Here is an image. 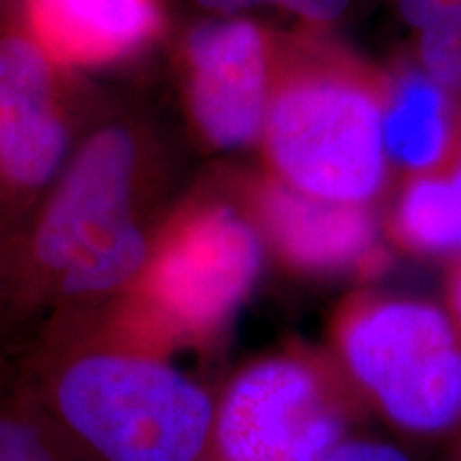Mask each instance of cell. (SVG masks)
<instances>
[{
  "instance_id": "cell-4",
  "label": "cell",
  "mask_w": 461,
  "mask_h": 461,
  "mask_svg": "<svg viewBox=\"0 0 461 461\" xmlns=\"http://www.w3.org/2000/svg\"><path fill=\"white\" fill-rule=\"evenodd\" d=\"M132 143L103 131L82 149L50 205L37 250L65 269L68 291H103L129 278L146 258V241L129 212Z\"/></svg>"
},
{
  "instance_id": "cell-9",
  "label": "cell",
  "mask_w": 461,
  "mask_h": 461,
  "mask_svg": "<svg viewBox=\"0 0 461 461\" xmlns=\"http://www.w3.org/2000/svg\"><path fill=\"white\" fill-rule=\"evenodd\" d=\"M263 216L280 250L312 272L359 267L376 255V224L366 205L316 199L280 182L265 193Z\"/></svg>"
},
{
  "instance_id": "cell-18",
  "label": "cell",
  "mask_w": 461,
  "mask_h": 461,
  "mask_svg": "<svg viewBox=\"0 0 461 461\" xmlns=\"http://www.w3.org/2000/svg\"><path fill=\"white\" fill-rule=\"evenodd\" d=\"M453 297H455V308H457V314H459V321H461V272L457 276V282H455Z\"/></svg>"
},
{
  "instance_id": "cell-12",
  "label": "cell",
  "mask_w": 461,
  "mask_h": 461,
  "mask_svg": "<svg viewBox=\"0 0 461 461\" xmlns=\"http://www.w3.org/2000/svg\"><path fill=\"white\" fill-rule=\"evenodd\" d=\"M395 227L414 250L429 255L461 252V207L447 176L420 173L403 190Z\"/></svg>"
},
{
  "instance_id": "cell-8",
  "label": "cell",
  "mask_w": 461,
  "mask_h": 461,
  "mask_svg": "<svg viewBox=\"0 0 461 461\" xmlns=\"http://www.w3.org/2000/svg\"><path fill=\"white\" fill-rule=\"evenodd\" d=\"M65 146L43 54L24 39H5L0 41V165L15 182L37 186L60 165Z\"/></svg>"
},
{
  "instance_id": "cell-11",
  "label": "cell",
  "mask_w": 461,
  "mask_h": 461,
  "mask_svg": "<svg viewBox=\"0 0 461 461\" xmlns=\"http://www.w3.org/2000/svg\"><path fill=\"white\" fill-rule=\"evenodd\" d=\"M448 143L447 90L423 71L402 75L384 95L383 146L387 160L408 171L429 173L447 157Z\"/></svg>"
},
{
  "instance_id": "cell-2",
  "label": "cell",
  "mask_w": 461,
  "mask_h": 461,
  "mask_svg": "<svg viewBox=\"0 0 461 461\" xmlns=\"http://www.w3.org/2000/svg\"><path fill=\"white\" fill-rule=\"evenodd\" d=\"M339 348L357 383L400 428L431 434L461 419V344L436 305H361L346 316Z\"/></svg>"
},
{
  "instance_id": "cell-13",
  "label": "cell",
  "mask_w": 461,
  "mask_h": 461,
  "mask_svg": "<svg viewBox=\"0 0 461 461\" xmlns=\"http://www.w3.org/2000/svg\"><path fill=\"white\" fill-rule=\"evenodd\" d=\"M419 60L420 71L442 88L461 92V15L419 32Z\"/></svg>"
},
{
  "instance_id": "cell-15",
  "label": "cell",
  "mask_w": 461,
  "mask_h": 461,
  "mask_svg": "<svg viewBox=\"0 0 461 461\" xmlns=\"http://www.w3.org/2000/svg\"><path fill=\"white\" fill-rule=\"evenodd\" d=\"M0 461H51L31 429L0 420Z\"/></svg>"
},
{
  "instance_id": "cell-5",
  "label": "cell",
  "mask_w": 461,
  "mask_h": 461,
  "mask_svg": "<svg viewBox=\"0 0 461 461\" xmlns=\"http://www.w3.org/2000/svg\"><path fill=\"white\" fill-rule=\"evenodd\" d=\"M342 417L305 363H258L235 380L218 419L227 461H319L342 442Z\"/></svg>"
},
{
  "instance_id": "cell-1",
  "label": "cell",
  "mask_w": 461,
  "mask_h": 461,
  "mask_svg": "<svg viewBox=\"0 0 461 461\" xmlns=\"http://www.w3.org/2000/svg\"><path fill=\"white\" fill-rule=\"evenodd\" d=\"M383 107L380 86L338 62L288 79L263 126L282 182L316 199L366 205L387 173Z\"/></svg>"
},
{
  "instance_id": "cell-6",
  "label": "cell",
  "mask_w": 461,
  "mask_h": 461,
  "mask_svg": "<svg viewBox=\"0 0 461 461\" xmlns=\"http://www.w3.org/2000/svg\"><path fill=\"white\" fill-rule=\"evenodd\" d=\"M261 258L250 224L230 210L207 212L186 224L158 258L154 295L190 327L218 325L255 285Z\"/></svg>"
},
{
  "instance_id": "cell-17",
  "label": "cell",
  "mask_w": 461,
  "mask_h": 461,
  "mask_svg": "<svg viewBox=\"0 0 461 461\" xmlns=\"http://www.w3.org/2000/svg\"><path fill=\"white\" fill-rule=\"evenodd\" d=\"M447 180H448V184H451L455 199H457V203L461 207V152L457 157V163H455V167H453V171L447 176Z\"/></svg>"
},
{
  "instance_id": "cell-16",
  "label": "cell",
  "mask_w": 461,
  "mask_h": 461,
  "mask_svg": "<svg viewBox=\"0 0 461 461\" xmlns=\"http://www.w3.org/2000/svg\"><path fill=\"white\" fill-rule=\"evenodd\" d=\"M319 461H411L397 448L383 442H338L331 451H327Z\"/></svg>"
},
{
  "instance_id": "cell-14",
  "label": "cell",
  "mask_w": 461,
  "mask_h": 461,
  "mask_svg": "<svg viewBox=\"0 0 461 461\" xmlns=\"http://www.w3.org/2000/svg\"><path fill=\"white\" fill-rule=\"evenodd\" d=\"M199 5H203L205 9L221 11V14H235V11L257 7V5H276L314 24H330L342 17L350 0H199Z\"/></svg>"
},
{
  "instance_id": "cell-7",
  "label": "cell",
  "mask_w": 461,
  "mask_h": 461,
  "mask_svg": "<svg viewBox=\"0 0 461 461\" xmlns=\"http://www.w3.org/2000/svg\"><path fill=\"white\" fill-rule=\"evenodd\" d=\"M193 67L194 118L212 143L240 148L250 143L267 115V51L252 22L216 20L188 41Z\"/></svg>"
},
{
  "instance_id": "cell-10",
  "label": "cell",
  "mask_w": 461,
  "mask_h": 461,
  "mask_svg": "<svg viewBox=\"0 0 461 461\" xmlns=\"http://www.w3.org/2000/svg\"><path fill=\"white\" fill-rule=\"evenodd\" d=\"M32 14L45 43L75 60L135 48L157 22L149 0H32Z\"/></svg>"
},
{
  "instance_id": "cell-3",
  "label": "cell",
  "mask_w": 461,
  "mask_h": 461,
  "mask_svg": "<svg viewBox=\"0 0 461 461\" xmlns=\"http://www.w3.org/2000/svg\"><path fill=\"white\" fill-rule=\"evenodd\" d=\"M60 406L109 461H193L212 425L199 387L158 363L95 357L67 372Z\"/></svg>"
}]
</instances>
